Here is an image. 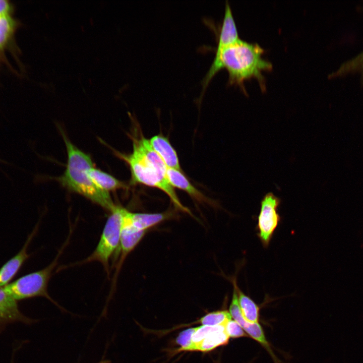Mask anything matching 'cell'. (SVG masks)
<instances>
[{
    "label": "cell",
    "instance_id": "cell-13",
    "mask_svg": "<svg viewBox=\"0 0 363 363\" xmlns=\"http://www.w3.org/2000/svg\"><path fill=\"white\" fill-rule=\"evenodd\" d=\"M166 176L169 183L173 188L185 191L199 201L206 202V198L190 183L180 170L167 168Z\"/></svg>",
    "mask_w": 363,
    "mask_h": 363
},
{
    "label": "cell",
    "instance_id": "cell-18",
    "mask_svg": "<svg viewBox=\"0 0 363 363\" xmlns=\"http://www.w3.org/2000/svg\"><path fill=\"white\" fill-rule=\"evenodd\" d=\"M225 325L208 335L196 346L194 351L207 352L220 346L226 345L228 342L229 337L226 332Z\"/></svg>",
    "mask_w": 363,
    "mask_h": 363
},
{
    "label": "cell",
    "instance_id": "cell-22",
    "mask_svg": "<svg viewBox=\"0 0 363 363\" xmlns=\"http://www.w3.org/2000/svg\"><path fill=\"white\" fill-rule=\"evenodd\" d=\"M197 328H189L180 333L176 339V343L180 346L179 351H189L192 344V336Z\"/></svg>",
    "mask_w": 363,
    "mask_h": 363
},
{
    "label": "cell",
    "instance_id": "cell-25",
    "mask_svg": "<svg viewBox=\"0 0 363 363\" xmlns=\"http://www.w3.org/2000/svg\"><path fill=\"white\" fill-rule=\"evenodd\" d=\"M99 363H109L108 360H102Z\"/></svg>",
    "mask_w": 363,
    "mask_h": 363
},
{
    "label": "cell",
    "instance_id": "cell-12",
    "mask_svg": "<svg viewBox=\"0 0 363 363\" xmlns=\"http://www.w3.org/2000/svg\"><path fill=\"white\" fill-rule=\"evenodd\" d=\"M146 231L138 230L122 220V227L119 243L122 257L123 260L137 246L144 236Z\"/></svg>",
    "mask_w": 363,
    "mask_h": 363
},
{
    "label": "cell",
    "instance_id": "cell-19",
    "mask_svg": "<svg viewBox=\"0 0 363 363\" xmlns=\"http://www.w3.org/2000/svg\"><path fill=\"white\" fill-rule=\"evenodd\" d=\"M357 72L363 73V51L351 60L343 64L335 73L331 75V77L343 76Z\"/></svg>",
    "mask_w": 363,
    "mask_h": 363
},
{
    "label": "cell",
    "instance_id": "cell-11",
    "mask_svg": "<svg viewBox=\"0 0 363 363\" xmlns=\"http://www.w3.org/2000/svg\"><path fill=\"white\" fill-rule=\"evenodd\" d=\"M19 311L16 300L0 287V326L9 323L25 320Z\"/></svg>",
    "mask_w": 363,
    "mask_h": 363
},
{
    "label": "cell",
    "instance_id": "cell-16",
    "mask_svg": "<svg viewBox=\"0 0 363 363\" xmlns=\"http://www.w3.org/2000/svg\"><path fill=\"white\" fill-rule=\"evenodd\" d=\"M28 243L14 257L8 261L0 269V287L6 286L14 277L23 263L28 257L27 248Z\"/></svg>",
    "mask_w": 363,
    "mask_h": 363
},
{
    "label": "cell",
    "instance_id": "cell-17",
    "mask_svg": "<svg viewBox=\"0 0 363 363\" xmlns=\"http://www.w3.org/2000/svg\"><path fill=\"white\" fill-rule=\"evenodd\" d=\"M236 322L242 327L249 337L261 344L270 353L271 357L274 360V361L277 363V359L275 357L260 324L259 323H250L247 322L245 320L244 317H241L238 319Z\"/></svg>",
    "mask_w": 363,
    "mask_h": 363
},
{
    "label": "cell",
    "instance_id": "cell-10",
    "mask_svg": "<svg viewBox=\"0 0 363 363\" xmlns=\"http://www.w3.org/2000/svg\"><path fill=\"white\" fill-rule=\"evenodd\" d=\"M149 141L167 168L181 170L177 153L167 138L157 135L152 137Z\"/></svg>",
    "mask_w": 363,
    "mask_h": 363
},
{
    "label": "cell",
    "instance_id": "cell-6",
    "mask_svg": "<svg viewBox=\"0 0 363 363\" xmlns=\"http://www.w3.org/2000/svg\"><path fill=\"white\" fill-rule=\"evenodd\" d=\"M281 200L272 193H268L263 198L258 217L257 235L263 246L267 248L274 233L281 221L277 209Z\"/></svg>",
    "mask_w": 363,
    "mask_h": 363
},
{
    "label": "cell",
    "instance_id": "cell-1",
    "mask_svg": "<svg viewBox=\"0 0 363 363\" xmlns=\"http://www.w3.org/2000/svg\"><path fill=\"white\" fill-rule=\"evenodd\" d=\"M215 51L213 62L201 81L202 96L212 78L223 68L228 73V84L238 86L245 93L246 91L244 82L251 78L258 80L263 91L266 90V81L262 73L272 70L273 66L271 62L263 57L265 50L258 44L240 39Z\"/></svg>",
    "mask_w": 363,
    "mask_h": 363
},
{
    "label": "cell",
    "instance_id": "cell-14",
    "mask_svg": "<svg viewBox=\"0 0 363 363\" xmlns=\"http://www.w3.org/2000/svg\"><path fill=\"white\" fill-rule=\"evenodd\" d=\"M231 282L236 288L239 306L245 320L250 323H259V307L240 290L237 284L236 277L232 278Z\"/></svg>",
    "mask_w": 363,
    "mask_h": 363
},
{
    "label": "cell",
    "instance_id": "cell-4",
    "mask_svg": "<svg viewBox=\"0 0 363 363\" xmlns=\"http://www.w3.org/2000/svg\"><path fill=\"white\" fill-rule=\"evenodd\" d=\"M56 260L46 268L26 275L4 287L5 291L16 300L42 296L57 304L49 296L47 286Z\"/></svg>",
    "mask_w": 363,
    "mask_h": 363
},
{
    "label": "cell",
    "instance_id": "cell-15",
    "mask_svg": "<svg viewBox=\"0 0 363 363\" xmlns=\"http://www.w3.org/2000/svg\"><path fill=\"white\" fill-rule=\"evenodd\" d=\"M89 176L99 188L109 192L120 189H125L126 185L112 175L94 166L88 171Z\"/></svg>",
    "mask_w": 363,
    "mask_h": 363
},
{
    "label": "cell",
    "instance_id": "cell-20",
    "mask_svg": "<svg viewBox=\"0 0 363 363\" xmlns=\"http://www.w3.org/2000/svg\"><path fill=\"white\" fill-rule=\"evenodd\" d=\"M232 319L229 312L226 310L217 311L209 313L199 320L203 325L215 326L225 325Z\"/></svg>",
    "mask_w": 363,
    "mask_h": 363
},
{
    "label": "cell",
    "instance_id": "cell-5",
    "mask_svg": "<svg viewBox=\"0 0 363 363\" xmlns=\"http://www.w3.org/2000/svg\"><path fill=\"white\" fill-rule=\"evenodd\" d=\"M122 207L116 205L110 212L96 248L83 262L97 261L103 265L107 271H108L109 259L119 247L122 227Z\"/></svg>",
    "mask_w": 363,
    "mask_h": 363
},
{
    "label": "cell",
    "instance_id": "cell-24",
    "mask_svg": "<svg viewBox=\"0 0 363 363\" xmlns=\"http://www.w3.org/2000/svg\"><path fill=\"white\" fill-rule=\"evenodd\" d=\"M14 10V5L11 1L0 0V18L12 16Z\"/></svg>",
    "mask_w": 363,
    "mask_h": 363
},
{
    "label": "cell",
    "instance_id": "cell-9",
    "mask_svg": "<svg viewBox=\"0 0 363 363\" xmlns=\"http://www.w3.org/2000/svg\"><path fill=\"white\" fill-rule=\"evenodd\" d=\"M217 47L220 50L240 39L232 10L228 1L226 2L222 23L216 33Z\"/></svg>",
    "mask_w": 363,
    "mask_h": 363
},
{
    "label": "cell",
    "instance_id": "cell-21",
    "mask_svg": "<svg viewBox=\"0 0 363 363\" xmlns=\"http://www.w3.org/2000/svg\"><path fill=\"white\" fill-rule=\"evenodd\" d=\"M225 325L215 326L203 325L202 326L198 327L192 336V344L189 351H194L196 346L200 343L208 335L220 329Z\"/></svg>",
    "mask_w": 363,
    "mask_h": 363
},
{
    "label": "cell",
    "instance_id": "cell-8",
    "mask_svg": "<svg viewBox=\"0 0 363 363\" xmlns=\"http://www.w3.org/2000/svg\"><path fill=\"white\" fill-rule=\"evenodd\" d=\"M123 221L138 230L146 231L149 228L169 218V212L157 213H133L122 207Z\"/></svg>",
    "mask_w": 363,
    "mask_h": 363
},
{
    "label": "cell",
    "instance_id": "cell-7",
    "mask_svg": "<svg viewBox=\"0 0 363 363\" xmlns=\"http://www.w3.org/2000/svg\"><path fill=\"white\" fill-rule=\"evenodd\" d=\"M20 25L19 21L12 16L0 18V67L3 65H6L14 71L6 53L13 48L15 35Z\"/></svg>",
    "mask_w": 363,
    "mask_h": 363
},
{
    "label": "cell",
    "instance_id": "cell-23",
    "mask_svg": "<svg viewBox=\"0 0 363 363\" xmlns=\"http://www.w3.org/2000/svg\"><path fill=\"white\" fill-rule=\"evenodd\" d=\"M225 327L229 338H237L249 337L242 327L232 319L226 322Z\"/></svg>",
    "mask_w": 363,
    "mask_h": 363
},
{
    "label": "cell",
    "instance_id": "cell-3",
    "mask_svg": "<svg viewBox=\"0 0 363 363\" xmlns=\"http://www.w3.org/2000/svg\"><path fill=\"white\" fill-rule=\"evenodd\" d=\"M67 153V163L64 173L58 178L61 185L106 210L112 211L115 205L109 192L102 190L92 182L88 171L93 167L90 156L76 147L62 133Z\"/></svg>",
    "mask_w": 363,
    "mask_h": 363
},
{
    "label": "cell",
    "instance_id": "cell-2",
    "mask_svg": "<svg viewBox=\"0 0 363 363\" xmlns=\"http://www.w3.org/2000/svg\"><path fill=\"white\" fill-rule=\"evenodd\" d=\"M133 151L118 156L129 165L132 183L154 187L164 192L174 206L180 211L193 216L190 210L184 206L169 183L166 176L167 167L151 146L149 140L143 136L133 139Z\"/></svg>",
    "mask_w": 363,
    "mask_h": 363
}]
</instances>
